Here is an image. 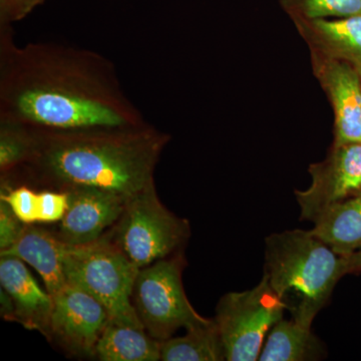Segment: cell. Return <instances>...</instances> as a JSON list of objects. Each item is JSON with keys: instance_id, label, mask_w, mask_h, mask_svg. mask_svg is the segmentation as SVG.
Instances as JSON below:
<instances>
[{"instance_id": "6da1fadb", "label": "cell", "mask_w": 361, "mask_h": 361, "mask_svg": "<svg viewBox=\"0 0 361 361\" xmlns=\"http://www.w3.org/2000/svg\"><path fill=\"white\" fill-rule=\"evenodd\" d=\"M0 122L61 132L147 123L108 59L56 42L20 47L11 25H0Z\"/></svg>"}, {"instance_id": "7a4b0ae2", "label": "cell", "mask_w": 361, "mask_h": 361, "mask_svg": "<svg viewBox=\"0 0 361 361\" xmlns=\"http://www.w3.org/2000/svg\"><path fill=\"white\" fill-rule=\"evenodd\" d=\"M32 130L33 146L23 167L7 179L42 189L92 188L129 199L154 184L170 135L140 127L78 130Z\"/></svg>"}, {"instance_id": "3957f363", "label": "cell", "mask_w": 361, "mask_h": 361, "mask_svg": "<svg viewBox=\"0 0 361 361\" xmlns=\"http://www.w3.org/2000/svg\"><path fill=\"white\" fill-rule=\"evenodd\" d=\"M265 245L264 276L292 319L311 327L337 282L348 274L345 258L311 230L275 233Z\"/></svg>"}, {"instance_id": "277c9868", "label": "cell", "mask_w": 361, "mask_h": 361, "mask_svg": "<svg viewBox=\"0 0 361 361\" xmlns=\"http://www.w3.org/2000/svg\"><path fill=\"white\" fill-rule=\"evenodd\" d=\"M63 270L68 283L103 304L111 322L145 329L132 302L140 269L111 240L103 237L85 245L66 244Z\"/></svg>"}, {"instance_id": "5b68a950", "label": "cell", "mask_w": 361, "mask_h": 361, "mask_svg": "<svg viewBox=\"0 0 361 361\" xmlns=\"http://www.w3.org/2000/svg\"><path fill=\"white\" fill-rule=\"evenodd\" d=\"M189 236V223L161 204L154 183L126 202L111 242L142 269L179 251Z\"/></svg>"}, {"instance_id": "8992f818", "label": "cell", "mask_w": 361, "mask_h": 361, "mask_svg": "<svg viewBox=\"0 0 361 361\" xmlns=\"http://www.w3.org/2000/svg\"><path fill=\"white\" fill-rule=\"evenodd\" d=\"M182 256H170L142 268L135 277L132 302L145 330L163 342L179 329H189L210 319L195 310L185 293Z\"/></svg>"}, {"instance_id": "52a82bcc", "label": "cell", "mask_w": 361, "mask_h": 361, "mask_svg": "<svg viewBox=\"0 0 361 361\" xmlns=\"http://www.w3.org/2000/svg\"><path fill=\"white\" fill-rule=\"evenodd\" d=\"M284 303L263 275L250 290L230 292L218 303L215 322L226 360H258L266 336L283 318Z\"/></svg>"}, {"instance_id": "ba28073f", "label": "cell", "mask_w": 361, "mask_h": 361, "mask_svg": "<svg viewBox=\"0 0 361 361\" xmlns=\"http://www.w3.org/2000/svg\"><path fill=\"white\" fill-rule=\"evenodd\" d=\"M311 185L296 190L301 219L314 222L329 206L361 193V142L332 147L325 160L310 167Z\"/></svg>"}, {"instance_id": "9c48e42d", "label": "cell", "mask_w": 361, "mask_h": 361, "mask_svg": "<svg viewBox=\"0 0 361 361\" xmlns=\"http://www.w3.org/2000/svg\"><path fill=\"white\" fill-rule=\"evenodd\" d=\"M51 338L71 355L96 357L99 337L110 322L103 304L84 289L68 283L52 296Z\"/></svg>"}, {"instance_id": "30bf717a", "label": "cell", "mask_w": 361, "mask_h": 361, "mask_svg": "<svg viewBox=\"0 0 361 361\" xmlns=\"http://www.w3.org/2000/svg\"><path fill=\"white\" fill-rule=\"evenodd\" d=\"M313 73L334 113V146L361 142V77L355 66L311 54Z\"/></svg>"}, {"instance_id": "8fae6325", "label": "cell", "mask_w": 361, "mask_h": 361, "mask_svg": "<svg viewBox=\"0 0 361 361\" xmlns=\"http://www.w3.org/2000/svg\"><path fill=\"white\" fill-rule=\"evenodd\" d=\"M70 193V207L54 233L68 245H85L103 238L116 224L128 199L103 190L82 188Z\"/></svg>"}, {"instance_id": "7c38bea8", "label": "cell", "mask_w": 361, "mask_h": 361, "mask_svg": "<svg viewBox=\"0 0 361 361\" xmlns=\"http://www.w3.org/2000/svg\"><path fill=\"white\" fill-rule=\"evenodd\" d=\"M0 283L13 299L16 322L26 329L37 330L51 338L54 298L40 288L20 259L1 256Z\"/></svg>"}, {"instance_id": "4fadbf2b", "label": "cell", "mask_w": 361, "mask_h": 361, "mask_svg": "<svg viewBox=\"0 0 361 361\" xmlns=\"http://www.w3.org/2000/svg\"><path fill=\"white\" fill-rule=\"evenodd\" d=\"M293 23L311 54L361 68V14Z\"/></svg>"}, {"instance_id": "5bb4252c", "label": "cell", "mask_w": 361, "mask_h": 361, "mask_svg": "<svg viewBox=\"0 0 361 361\" xmlns=\"http://www.w3.org/2000/svg\"><path fill=\"white\" fill-rule=\"evenodd\" d=\"M66 244L54 233L26 225L25 231L16 244L1 256H13L32 266L44 280L47 291L54 296L68 284L63 257Z\"/></svg>"}, {"instance_id": "9a60e30c", "label": "cell", "mask_w": 361, "mask_h": 361, "mask_svg": "<svg viewBox=\"0 0 361 361\" xmlns=\"http://www.w3.org/2000/svg\"><path fill=\"white\" fill-rule=\"evenodd\" d=\"M313 223L311 232L338 255L361 250V193L329 206Z\"/></svg>"}, {"instance_id": "2e32d148", "label": "cell", "mask_w": 361, "mask_h": 361, "mask_svg": "<svg viewBox=\"0 0 361 361\" xmlns=\"http://www.w3.org/2000/svg\"><path fill=\"white\" fill-rule=\"evenodd\" d=\"M96 357L102 361L161 360V342L145 329L110 320L97 341Z\"/></svg>"}, {"instance_id": "e0dca14e", "label": "cell", "mask_w": 361, "mask_h": 361, "mask_svg": "<svg viewBox=\"0 0 361 361\" xmlns=\"http://www.w3.org/2000/svg\"><path fill=\"white\" fill-rule=\"evenodd\" d=\"M322 353L320 342L311 331L295 320L284 318L271 329L261 350V361H304L318 360Z\"/></svg>"}, {"instance_id": "ac0fdd59", "label": "cell", "mask_w": 361, "mask_h": 361, "mask_svg": "<svg viewBox=\"0 0 361 361\" xmlns=\"http://www.w3.org/2000/svg\"><path fill=\"white\" fill-rule=\"evenodd\" d=\"M163 361L226 360L224 346L215 319L187 329L180 337L161 342Z\"/></svg>"}, {"instance_id": "d6986e66", "label": "cell", "mask_w": 361, "mask_h": 361, "mask_svg": "<svg viewBox=\"0 0 361 361\" xmlns=\"http://www.w3.org/2000/svg\"><path fill=\"white\" fill-rule=\"evenodd\" d=\"M32 130L16 123L0 122V174H13L25 165L32 154Z\"/></svg>"}, {"instance_id": "ffe728a7", "label": "cell", "mask_w": 361, "mask_h": 361, "mask_svg": "<svg viewBox=\"0 0 361 361\" xmlns=\"http://www.w3.org/2000/svg\"><path fill=\"white\" fill-rule=\"evenodd\" d=\"M292 20L341 18L361 14V0H280Z\"/></svg>"}, {"instance_id": "44dd1931", "label": "cell", "mask_w": 361, "mask_h": 361, "mask_svg": "<svg viewBox=\"0 0 361 361\" xmlns=\"http://www.w3.org/2000/svg\"><path fill=\"white\" fill-rule=\"evenodd\" d=\"M26 225L6 202L0 200V252L11 248L18 242Z\"/></svg>"}, {"instance_id": "7402d4cb", "label": "cell", "mask_w": 361, "mask_h": 361, "mask_svg": "<svg viewBox=\"0 0 361 361\" xmlns=\"http://www.w3.org/2000/svg\"><path fill=\"white\" fill-rule=\"evenodd\" d=\"M45 0H0V25L23 20Z\"/></svg>"}, {"instance_id": "603a6c76", "label": "cell", "mask_w": 361, "mask_h": 361, "mask_svg": "<svg viewBox=\"0 0 361 361\" xmlns=\"http://www.w3.org/2000/svg\"><path fill=\"white\" fill-rule=\"evenodd\" d=\"M0 304H1V317L8 322H16V308L13 299L9 296L4 289L1 288L0 291Z\"/></svg>"}, {"instance_id": "cb8c5ba5", "label": "cell", "mask_w": 361, "mask_h": 361, "mask_svg": "<svg viewBox=\"0 0 361 361\" xmlns=\"http://www.w3.org/2000/svg\"><path fill=\"white\" fill-rule=\"evenodd\" d=\"M345 264L346 272L349 273H361V250L346 256Z\"/></svg>"}, {"instance_id": "d4e9b609", "label": "cell", "mask_w": 361, "mask_h": 361, "mask_svg": "<svg viewBox=\"0 0 361 361\" xmlns=\"http://www.w3.org/2000/svg\"><path fill=\"white\" fill-rule=\"evenodd\" d=\"M358 71H360V77H361V68H360V70H358Z\"/></svg>"}]
</instances>
